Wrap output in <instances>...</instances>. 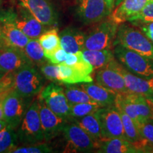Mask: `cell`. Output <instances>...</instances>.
<instances>
[{
  "label": "cell",
  "mask_w": 153,
  "mask_h": 153,
  "mask_svg": "<svg viewBox=\"0 0 153 153\" xmlns=\"http://www.w3.org/2000/svg\"><path fill=\"white\" fill-rule=\"evenodd\" d=\"M115 106L129 116L135 124L153 118V97H147L130 92L118 94Z\"/></svg>",
  "instance_id": "obj_1"
},
{
  "label": "cell",
  "mask_w": 153,
  "mask_h": 153,
  "mask_svg": "<svg viewBox=\"0 0 153 153\" xmlns=\"http://www.w3.org/2000/svg\"><path fill=\"white\" fill-rule=\"evenodd\" d=\"M16 134L18 140L23 144H37L45 140L40 118L39 101H33L26 111Z\"/></svg>",
  "instance_id": "obj_2"
},
{
  "label": "cell",
  "mask_w": 153,
  "mask_h": 153,
  "mask_svg": "<svg viewBox=\"0 0 153 153\" xmlns=\"http://www.w3.org/2000/svg\"><path fill=\"white\" fill-rule=\"evenodd\" d=\"M119 44L153 60V43L140 30L124 24L118 26L114 45Z\"/></svg>",
  "instance_id": "obj_3"
},
{
  "label": "cell",
  "mask_w": 153,
  "mask_h": 153,
  "mask_svg": "<svg viewBox=\"0 0 153 153\" xmlns=\"http://www.w3.org/2000/svg\"><path fill=\"white\" fill-rule=\"evenodd\" d=\"M114 53L129 72L142 77H153V60L119 44L114 45Z\"/></svg>",
  "instance_id": "obj_4"
},
{
  "label": "cell",
  "mask_w": 153,
  "mask_h": 153,
  "mask_svg": "<svg viewBox=\"0 0 153 153\" xmlns=\"http://www.w3.org/2000/svg\"><path fill=\"white\" fill-rule=\"evenodd\" d=\"M44 79L33 65H27L14 72L13 89L24 98L33 97L42 90Z\"/></svg>",
  "instance_id": "obj_5"
},
{
  "label": "cell",
  "mask_w": 153,
  "mask_h": 153,
  "mask_svg": "<svg viewBox=\"0 0 153 153\" xmlns=\"http://www.w3.org/2000/svg\"><path fill=\"white\" fill-rule=\"evenodd\" d=\"M62 133L68 143L65 152H88L98 148L99 143L76 123H67Z\"/></svg>",
  "instance_id": "obj_6"
},
{
  "label": "cell",
  "mask_w": 153,
  "mask_h": 153,
  "mask_svg": "<svg viewBox=\"0 0 153 153\" xmlns=\"http://www.w3.org/2000/svg\"><path fill=\"white\" fill-rule=\"evenodd\" d=\"M118 25L111 20L101 22L86 36L84 50L110 49L114 45Z\"/></svg>",
  "instance_id": "obj_7"
},
{
  "label": "cell",
  "mask_w": 153,
  "mask_h": 153,
  "mask_svg": "<svg viewBox=\"0 0 153 153\" xmlns=\"http://www.w3.org/2000/svg\"><path fill=\"white\" fill-rule=\"evenodd\" d=\"M100 119L103 140L126 139L120 112L115 105L101 107L97 111Z\"/></svg>",
  "instance_id": "obj_8"
},
{
  "label": "cell",
  "mask_w": 153,
  "mask_h": 153,
  "mask_svg": "<svg viewBox=\"0 0 153 153\" xmlns=\"http://www.w3.org/2000/svg\"><path fill=\"white\" fill-rule=\"evenodd\" d=\"M40 99L55 114L69 120L70 104L67 99L65 90L60 86L51 83L41 91Z\"/></svg>",
  "instance_id": "obj_9"
},
{
  "label": "cell",
  "mask_w": 153,
  "mask_h": 153,
  "mask_svg": "<svg viewBox=\"0 0 153 153\" xmlns=\"http://www.w3.org/2000/svg\"><path fill=\"white\" fill-rule=\"evenodd\" d=\"M119 62L116 59L103 68L99 69L96 74V82L103 87L119 94L128 93L123 76L118 70Z\"/></svg>",
  "instance_id": "obj_10"
},
{
  "label": "cell",
  "mask_w": 153,
  "mask_h": 153,
  "mask_svg": "<svg viewBox=\"0 0 153 153\" xmlns=\"http://www.w3.org/2000/svg\"><path fill=\"white\" fill-rule=\"evenodd\" d=\"M24 99L12 88L3 101L4 120L14 130L18 128L26 112Z\"/></svg>",
  "instance_id": "obj_11"
},
{
  "label": "cell",
  "mask_w": 153,
  "mask_h": 153,
  "mask_svg": "<svg viewBox=\"0 0 153 153\" xmlns=\"http://www.w3.org/2000/svg\"><path fill=\"white\" fill-rule=\"evenodd\" d=\"M22 7V9H19L18 14L10 11L5 13L16 27L30 39H38L44 32L46 31L45 26L38 21L25 7Z\"/></svg>",
  "instance_id": "obj_12"
},
{
  "label": "cell",
  "mask_w": 153,
  "mask_h": 153,
  "mask_svg": "<svg viewBox=\"0 0 153 153\" xmlns=\"http://www.w3.org/2000/svg\"><path fill=\"white\" fill-rule=\"evenodd\" d=\"M27 65H33L24 49L4 45L0 47V72H15Z\"/></svg>",
  "instance_id": "obj_13"
},
{
  "label": "cell",
  "mask_w": 153,
  "mask_h": 153,
  "mask_svg": "<svg viewBox=\"0 0 153 153\" xmlns=\"http://www.w3.org/2000/svg\"><path fill=\"white\" fill-rule=\"evenodd\" d=\"M39 113L41 126L45 140H50L62 132L68 121L55 114L46 106L43 99L39 98Z\"/></svg>",
  "instance_id": "obj_14"
},
{
  "label": "cell",
  "mask_w": 153,
  "mask_h": 153,
  "mask_svg": "<svg viewBox=\"0 0 153 153\" xmlns=\"http://www.w3.org/2000/svg\"><path fill=\"white\" fill-rule=\"evenodd\" d=\"M111 13L105 0H79L78 15L85 24H93L103 20Z\"/></svg>",
  "instance_id": "obj_15"
},
{
  "label": "cell",
  "mask_w": 153,
  "mask_h": 153,
  "mask_svg": "<svg viewBox=\"0 0 153 153\" xmlns=\"http://www.w3.org/2000/svg\"><path fill=\"white\" fill-rule=\"evenodd\" d=\"M35 18L44 26H48L57 23V15L53 6L48 0H19Z\"/></svg>",
  "instance_id": "obj_16"
},
{
  "label": "cell",
  "mask_w": 153,
  "mask_h": 153,
  "mask_svg": "<svg viewBox=\"0 0 153 153\" xmlns=\"http://www.w3.org/2000/svg\"><path fill=\"white\" fill-rule=\"evenodd\" d=\"M0 24L5 45L24 49L30 38L16 27L5 12L0 14Z\"/></svg>",
  "instance_id": "obj_17"
},
{
  "label": "cell",
  "mask_w": 153,
  "mask_h": 153,
  "mask_svg": "<svg viewBox=\"0 0 153 153\" xmlns=\"http://www.w3.org/2000/svg\"><path fill=\"white\" fill-rule=\"evenodd\" d=\"M118 70L123 76L128 91L147 97H153V77L145 78L129 72L119 62Z\"/></svg>",
  "instance_id": "obj_18"
},
{
  "label": "cell",
  "mask_w": 153,
  "mask_h": 153,
  "mask_svg": "<svg viewBox=\"0 0 153 153\" xmlns=\"http://www.w3.org/2000/svg\"><path fill=\"white\" fill-rule=\"evenodd\" d=\"M150 0H123L111 13L110 20L120 25L136 16Z\"/></svg>",
  "instance_id": "obj_19"
},
{
  "label": "cell",
  "mask_w": 153,
  "mask_h": 153,
  "mask_svg": "<svg viewBox=\"0 0 153 153\" xmlns=\"http://www.w3.org/2000/svg\"><path fill=\"white\" fill-rule=\"evenodd\" d=\"M89 97L101 107H106L115 105L117 93L103 87L98 83H84L81 85Z\"/></svg>",
  "instance_id": "obj_20"
},
{
  "label": "cell",
  "mask_w": 153,
  "mask_h": 153,
  "mask_svg": "<svg viewBox=\"0 0 153 153\" xmlns=\"http://www.w3.org/2000/svg\"><path fill=\"white\" fill-rule=\"evenodd\" d=\"M61 46L68 53L82 51L85 46L86 35L73 28H66L60 33Z\"/></svg>",
  "instance_id": "obj_21"
},
{
  "label": "cell",
  "mask_w": 153,
  "mask_h": 153,
  "mask_svg": "<svg viewBox=\"0 0 153 153\" xmlns=\"http://www.w3.org/2000/svg\"><path fill=\"white\" fill-rule=\"evenodd\" d=\"M97 152L101 153H138L143 152L135 145L125 139L111 138L99 141Z\"/></svg>",
  "instance_id": "obj_22"
},
{
  "label": "cell",
  "mask_w": 153,
  "mask_h": 153,
  "mask_svg": "<svg viewBox=\"0 0 153 153\" xmlns=\"http://www.w3.org/2000/svg\"><path fill=\"white\" fill-rule=\"evenodd\" d=\"M58 65V82L66 85H74L79 83L92 82L93 79L90 74H86L72 67L67 65L64 62Z\"/></svg>",
  "instance_id": "obj_23"
},
{
  "label": "cell",
  "mask_w": 153,
  "mask_h": 153,
  "mask_svg": "<svg viewBox=\"0 0 153 153\" xmlns=\"http://www.w3.org/2000/svg\"><path fill=\"white\" fill-rule=\"evenodd\" d=\"M74 121L90 135L98 143L103 140L101 125L97 111L82 118L74 120Z\"/></svg>",
  "instance_id": "obj_24"
},
{
  "label": "cell",
  "mask_w": 153,
  "mask_h": 153,
  "mask_svg": "<svg viewBox=\"0 0 153 153\" xmlns=\"http://www.w3.org/2000/svg\"><path fill=\"white\" fill-rule=\"evenodd\" d=\"M118 111L120 112L122 122H123L126 139L135 145L137 148L140 149L143 151L145 147L147 146L148 145L141 136L139 130L137 127V125L133 121V120L129 116H128L126 113L119 109H118Z\"/></svg>",
  "instance_id": "obj_25"
},
{
  "label": "cell",
  "mask_w": 153,
  "mask_h": 153,
  "mask_svg": "<svg viewBox=\"0 0 153 153\" xmlns=\"http://www.w3.org/2000/svg\"><path fill=\"white\" fill-rule=\"evenodd\" d=\"M85 58L93 66L94 70H99L115 59L114 53L110 49L83 50Z\"/></svg>",
  "instance_id": "obj_26"
},
{
  "label": "cell",
  "mask_w": 153,
  "mask_h": 153,
  "mask_svg": "<svg viewBox=\"0 0 153 153\" xmlns=\"http://www.w3.org/2000/svg\"><path fill=\"white\" fill-rule=\"evenodd\" d=\"M38 39L43 47L45 57L47 60L55 51L62 48L60 36L57 33V28L46 30Z\"/></svg>",
  "instance_id": "obj_27"
},
{
  "label": "cell",
  "mask_w": 153,
  "mask_h": 153,
  "mask_svg": "<svg viewBox=\"0 0 153 153\" xmlns=\"http://www.w3.org/2000/svg\"><path fill=\"white\" fill-rule=\"evenodd\" d=\"M24 51L33 64H43L45 60H47L45 57L43 47L41 46L38 39H30L24 48Z\"/></svg>",
  "instance_id": "obj_28"
},
{
  "label": "cell",
  "mask_w": 153,
  "mask_h": 153,
  "mask_svg": "<svg viewBox=\"0 0 153 153\" xmlns=\"http://www.w3.org/2000/svg\"><path fill=\"white\" fill-rule=\"evenodd\" d=\"M17 134L10 127L6 128L0 132V153L11 152L17 147Z\"/></svg>",
  "instance_id": "obj_29"
},
{
  "label": "cell",
  "mask_w": 153,
  "mask_h": 153,
  "mask_svg": "<svg viewBox=\"0 0 153 153\" xmlns=\"http://www.w3.org/2000/svg\"><path fill=\"white\" fill-rule=\"evenodd\" d=\"M101 106L97 104L90 103H81V104H74L70 105V119L69 120L78 119L82 118L87 115L91 114L98 111Z\"/></svg>",
  "instance_id": "obj_30"
},
{
  "label": "cell",
  "mask_w": 153,
  "mask_h": 153,
  "mask_svg": "<svg viewBox=\"0 0 153 153\" xmlns=\"http://www.w3.org/2000/svg\"><path fill=\"white\" fill-rule=\"evenodd\" d=\"M67 99L70 104H81V103H90V104H97L89 94L82 88L75 87H68L65 90Z\"/></svg>",
  "instance_id": "obj_31"
},
{
  "label": "cell",
  "mask_w": 153,
  "mask_h": 153,
  "mask_svg": "<svg viewBox=\"0 0 153 153\" xmlns=\"http://www.w3.org/2000/svg\"><path fill=\"white\" fill-rule=\"evenodd\" d=\"M129 22L133 23L135 25L153 22V0H150L145 6L144 8L136 16H133Z\"/></svg>",
  "instance_id": "obj_32"
},
{
  "label": "cell",
  "mask_w": 153,
  "mask_h": 153,
  "mask_svg": "<svg viewBox=\"0 0 153 153\" xmlns=\"http://www.w3.org/2000/svg\"><path fill=\"white\" fill-rule=\"evenodd\" d=\"M136 125L141 136L147 145L153 146V118H150Z\"/></svg>",
  "instance_id": "obj_33"
},
{
  "label": "cell",
  "mask_w": 153,
  "mask_h": 153,
  "mask_svg": "<svg viewBox=\"0 0 153 153\" xmlns=\"http://www.w3.org/2000/svg\"><path fill=\"white\" fill-rule=\"evenodd\" d=\"M53 148L47 144H31L24 147H16L13 153H47L53 152Z\"/></svg>",
  "instance_id": "obj_34"
},
{
  "label": "cell",
  "mask_w": 153,
  "mask_h": 153,
  "mask_svg": "<svg viewBox=\"0 0 153 153\" xmlns=\"http://www.w3.org/2000/svg\"><path fill=\"white\" fill-rule=\"evenodd\" d=\"M41 71L48 79L58 81V65L57 64H47L41 66Z\"/></svg>",
  "instance_id": "obj_35"
},
{
  "label": "cell",
  "mask_w": 153,
  "mask_h": 153,
  "mask_svg": "<svg viewBox=\"0 0 153 153\" xmlns=\"http://www.w3.org/2000/svg\"><path fill=\"white\" fill-rule=\"evenodd\" d=\"M68 56V53L66 52L62 48H60L57 51L53 53V54L48 58V60L53 64H60V63L64 62L67 60Z\"/></svg>",
  "instance_id": "obj_36"
},
{
  "label": "cell",
  "mask_w": 153,
  "mask_h": 153,
  "mask_svg": "<svg viewBox=\"0 0 153 153\" xmlns=\"http://www.w3.org/2000/svg\"><path fill=\"white\" fill-rule=\"evenodd\" d=\"M145 36L153 43V22L137 25Z\"/></svg>",
  "instance_id": "obj_37"
},
{
  "label": "cell",
  "mask_w": 153,
  "mask_h": 153,
  "mask_svg": "<svg viewBox=\"0 0 153 153\" xmlns=\"http://www.w3.org/2000/svg\"><path fill=\"white\" fill-rule=\"evenodd\" d=\"M4 98L5 97H4V98L0 99V120H4V115L3 109V101Z\"/></svg>",
  "instance_id": "obj_38"
},
{
  "label": "cell",
  "mask_w": 153,
  "mask_h": 153,
  "mask_svg": "<svg viewBox=\"0 0 153 153\" xmlns=\"http://www.w3.org/2000/svg\"><path fill=\"white\" fill-rule=\"evenodd\" d=\"M107 6H108V9L111 11L114 10V8L115 7V0H105Z\"/></svg>",
  "instance_id": "obj_39"
},
{
  "label": "cell",
  "mask_w": 153,
  "mask_h": 153,
  "mask_svg": "<svg viewBox=\"0 0 153 153\" xmlns=\"http://www.w3.org/2000/svg\"><path fill=\"white\" fill-rule=\"evenodd\" d=\"M8 127V124L4 120H0V132Z\"/></svg>",
  "instance_id": "obj_40"
},
{
  "label": "cell",
  "mask_w": 153,
  "mask_h": 153,
  "mask_svg": "<svg viewBox=\"0 0 153 153\" xmlns=\"http://www.w3.org/2000/svg\"><path fill=\"white\" fill-rule=\"evenodd\" d=\"M9 92V91H6V92L0 93V99H2V98H4V97H6V95H7V94H8Z\"/></svg>",
  "instance_id": "obj_41"
},
{
  "label": "cell",
  "mask_w": 153,
  "mask_h": 153,
  "mask_svg": "<svg viewBox=\"0 0 153 153\" xmlns=\"http://www.w3.org/2000/svg\"><path fill=\"white\" fill-rule=\"evenodd\" d=\"M0 41H4V40H3V35H2V31H1V24H0Z\"/></svg>",
  "instance_id": "obj_42"
},
{
  "label": "cell",
  "mask_w": 153,
  "mask_h": 153,
  "mask_svg": "<svg viewBox=\"0 0 153 153\" xmlns=\"http://www.w3.org/2000/svg\"><path fill=\"white\" fill-rule=\"evenodd\" d=\"M123 1V0H115V7H117V6L118 4H120Z\"/></svg>",
  "instance_id": "obj_43"
},
{
  "label": "cell",
  "mask_w": 153,
  "mask_h": 153,
  "mask_svg": "<svg viewBox=\"0 0 153 153\" xmlns=\"http://www.w3.org/2000/svg\"><path fill=\"white\" fill-rule=\"evenodd\" d=\"M5 74H6V73H4V72H0V80H1V78H2L3 76L5 75Z\"/></svg>",
  "instance_id": "obj_44"
},
{
  "label": "cell",
  "mask_w": 153,
  "mask_h": 153,
  "mask_svg": "<svg viewBox=\"0 0 153 153\" xmlns=\"http://www.w3.org/2000/svg\"><path fill=\"white\" fill-rule=\"evenodd\" d=\"M5 45L4 43V41H0V47H1V46H2V45Z\"/></svg>",
  "instance_id": "obj_45"
},
{
  "label": "cell",
  "mask_w": 153,
  "mask_h": 153,
  "mask_svg": "<svg viewBox=\"0 0 153 153\" xmlns=\"http://www.w3.org/2000/svg\"><path fill=\"white\" fill-rule=\"evenodd\" d=\"M0 93H1V92H0ZM2 93H3V92H2Z\"/></svg>",
  "instance_id": "obj_46"
},
{
  "label": "cell",
  "mask_w": 153,
  "mask_h": 153,
  "mask_svg": "<svg viewBox=\"0 0 153 153\" xmlns=\"http://www.w3.org/2000/svg\"></svg>",
  "instance_id": "obj_47"
}]
</instances>
